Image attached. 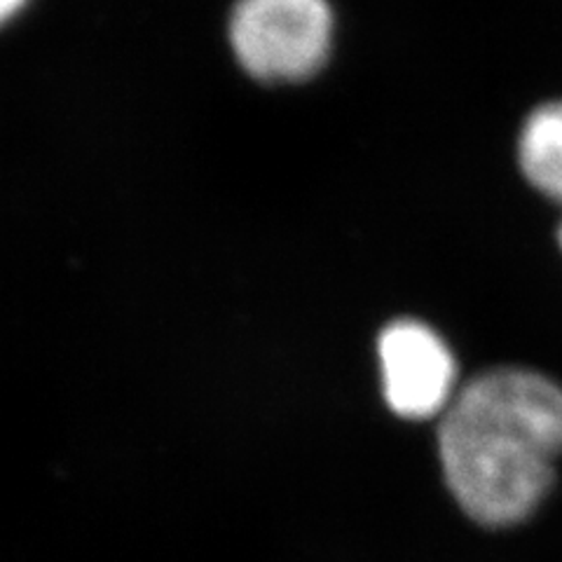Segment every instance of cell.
<instances>
[{
	"label": "cell",
	"instance_id": "6da1fadb",
	"mask_svg": "<svg viewBox=\"0 0 562 562\" xmlns=\"http://www.w3.org/2000/svg\"><path fill=\"white\" fill-rule=\"evenodd\" d=\"M454 502L483 527H516L547 502L562 457V384L527 368H492L454 394L438 425Z\"/></svg>",
	"mask_w": 562,
	"mask_h": 562
},
{
	"label": "cell",
	"instance_id": "7a4b0ae2",
	"mask_svg": "<svg viewBox=\"0 0 562 562\" xmlns=\"http://www.w3.org/2000/svg\"><path fill=\"white\" fill-rule=\"evenodd\" d=\"M333 38L326 0H239L231 41L237 59L260 80H303L322 68Z\"/></svg>",
	"mask_w": 562,
	"mask_h": 562
},
{
	"label": "cell",
	"instance_id": "3957f363",
	"mask_svg": "<svg viewBox=\"0 0 562 562\" xmlns=\"http://www.w3.org/2000/svg\"><path fill=\"white\" fill-rule=\"evenodd\" d=\"M384 398L408 419L446 413L454 398V359L441 336L415 319L394 322L380 336Z\"/></svg>",
	"mask_w": 562,
	"mask_h": 562
},
{
	"label": "cell",
	"instance_id": "277c9868",
	"mask_svg": "<svg viewBox=\"0 0 562 562\" xmlns=\"http://www.w3.org/2000/svg\"><path fill=\"white\" fill-rule=\"evenodd\" d=\"M518 150L530 183L562 202V101L541 105L527 117Z\"/></svg>",
	"mask_w": 562,
	"mask_h": 562
},
{
	"label": "cell",
	"instance_id": "5b68a950",
	"mask_svg": "<svg viewBox=\"0 0 562 562\" xmlns=\"http://www.w3.org/2000/svg\"><path fill=\"white\" fill-rule=\"evenodd\" d=\"M24 3L26 0H0V12H3V20H10L16 10H22Z\"/></svg>",
	"mask_w": 562,
	"mask_h": 562
},
{
	"label": "cell",
	"instance_id": "8992f818",
	"mask_svg": "<svg viewBox=\"0 0 562 562\" xmlns=\"http://www.w3.org/2000/svg\"><path fill=\"white\" fill-rule=\"evenodd\" d=\"M560 239H562V233H560Z\"/></svg>",
	"mask_w": 562,
	"mask_h": 562
}]
</instances>
